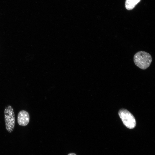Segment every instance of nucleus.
<instances>
[{"instance_id":"nucleus-4","label":"nucleus","mask_w":155,"mask_h":155,"mask_svg":"<svg viewBox=\"0 0 155 155\" xmlns=\"http://www.w3.org/2000/svg\"><path fill=\"white\" fill-rule=\"evenodd\" d=\"M30 121V115L25 110H22L18 113L17 121L19 125L24 126L28 124Z\"/></svg>"},{"instance_id":"nucleus-6","label":"nucleus","mask_w":155,"mask_h":155,"mask_svg":"<svg viewBox=\"0 0 155 155\" xmlns=\"http://www.w3.org/2000/svg\"><path fill=\"white\" fill-rule=\"evenodd\" d=\"M67 155H77V154L74 153H70L68 154Z\"/></svg>"},{"instance_id":"nucleus-3","label":"nucleus","mask_w":155,"mask_h":155,"mask_svg":"<svg viewBox=\"0 0 155 155\" xmlns=\"http://www.w3.org/2000/svg\"><path fill=\"white\" fill-rule=\"evenodd\" d=\"M118 114L123 124L127 128L133 129L135 127V119L129 111L125 109H121L119 110Z\"/></svg>"},{"instance_id":"nucleus-1","label":"nucleus","mask_w":155,"mask_h":155,"mask_svg":"<svg viewBox=\"0 0 155 155\" xmlns=\"http://www.w3.org/2000/svg\"><path fill=\"white\" fill-rule=\"evenodd\" d=\"M152 60L151 55L144 51L137 52L133 57V61L135 64L142 69L148 68L150 65Z\"/></svg>"},{"instance_id":"nucleus-5","label":"nucleus","mask_w":155,"mask_h":155,"mask_svg":"<svg viewBox=\"0 0 155 155\" xmlns=\"http://www.w3.org/2000/svg\"><path fill=\"white\" fill-rule=\"evenodd\" d=\"M141 0H126L125 3L126 9L130 10L133 9Z\"/></svg>"},{"instance_id":"nucleus-2","label":"nucleus","mask_w":155,"mask_h":155,"mask_svg":"<svg viewBox=\"0 0 155 155\" xmlns=\"http://www.w3.org/2000/svg\"><path fill=\"white\" fill-rule=\"evenodd\" d=\"M4 113L6 129L8 132L11 133L14 129L15 123L13 108L11 106L8 105L5 107Z\"/></svg>"}]
</instances>
